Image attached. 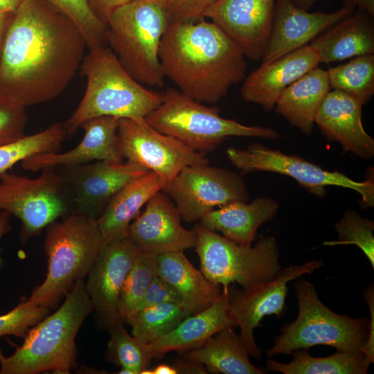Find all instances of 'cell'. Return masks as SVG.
Masks as SVG:
<instances>
[{
  "mask_svg": "<svg viewBox=\"0 0 374 374\" xmlns=\"http://www.w3.org/2000/svg\"><path fill=\"white\" fill-rule=\"evenodd\" d=\"M49 314V309L28 299L9 312L0 316V337L14 335L24 338L28 331Z\"/></svg>",
  "mask_w": 374,
  "mask_h": 374,
  "instance_id": "38",
  "label": "cell"
},
{
  "mask_svg": "<svg viewBox=\"0 0 374 374\" xmlns=\"http://www.w3.org/2000/svg\"><path fill=\"white\" fill-rule=\"evenodd\" d=\"M343 6L361 9L374 16V0H342Z\"/></svg>",
  "mask_w": 374,
  "mask_h": 374,
  "instance_id": "45",
  "label": "cell"
},
{
  "mask_svg": "<svg viewBox=\"0 0 374 374\" xmlns=\"http://www.w3.org/2000/svg\"><path fill=\"white\" fill-rule=\"evenodd\" d=\"M177 374H206L208 371L201 363L183 356L175 360L172 364Z\"/></svg>",
  "mask_w": 374,
  "mask_h": 374,
  "instance_id": "43",
  "label": "cell"
},
{
  "mask_svg": "<svg viewBox=\"0 0 374 374\" xmlns=\"http://www.w3.org/2000/svg\"><path fill=\"white\" fill-rule=\"evenodd\" d=\"M158 274L181 295L190 314L201 312L220 300L223 290L197 270L184 251L157 255Z\"/></svg>",
  "mask_w": 374,
  "mask_h": 374,
  "instance_id": "27",
  "label": "cell"
},
{
  "mask_svg": "<svg viewBox=\"0 0 374 374\" xmlns=\"http://www.w3.org/2000/svg\"><path fill=\"white\" fill-rule=\"evenodd\" d=\"M170 22L195 21L204 18L206 10L218 0H158Z\"/></svg>",
  "mask_w": 374,
  "mask_h": 374,
  "instance_id": "40",
  "label": "cell"
},
{
  "mask_svg": "<svg viewBox=\"0 0 374 374\" xmlns=\"http://www.w3.org/2000/svg\"><path fill=\"white\" fill-rule=\"evenodd\" d=\"M235 328L230 316L225 293L208 308L185 317L175 328L148 344L153 358L171 351L185 353L204 344L226 328Z\"/></svg>",
  "mask_w": 374,
  "mask_h": 374,
  "instance_id": "23",
  "label": "cell"
},
{
  "mask_svg": "<svg viewBox=\"0 0 374 374\" xmlns=\"http://www.w3.org/2000/svg\"><path fill=\"white\" fill-rule=\"evenodd\" d=\"M189 315L182 305L163 303L137 311L127 323L132 327V336L148 344L171 331Z\"/></svg>",
  "mask_w": 374,
  "mask_h": 374,
  "instance_id": "32",
  "label": "cell"
},
{
  "mask_svg": "<svg viewBox=\"0 0 374 374\" xmlns=\"http://www.w3.org/2000/svg\"><path fill=\"white\" fill-rule=\"evenodd\" d=\"M291 355L292 359L287 364L267 360L265 371L283 374H366L371 364L362 351H337L330 356L314 357L301 349Z\"/></svg>",
  "mask_w": 374,
  "mask_h": 374,
  "instance_id": "30",
  "label": "cell"
},
{
  "mask_svg": "<svg viewBox=\"0 0 374 374\" xmlns=\"http://www.w3.org/2000/svg\"><path fill=\"white\" fill-rule=\"evenodd\" d=\"M201 271L225 290L232 283L249 289L273 279L281 269L276 240L261 235L253 247L237 244L203 226L194 228Z\"/></svg>",
  "mask_w": 374,
  "mask_h": 374,
  "instance_id": "9",
  "label": "cell"
},
{
  "mask_svg": "<svg viewBox=\"0 0 374 374\" xmlns=\"http://www.w3.org/2000/svg\"><path fill=\"white\" fill-rule=\"evenodd\" d=\"M319 63L317 51L311 44L262 63L244 80L240 89L241 97L246 102L259 105L265 111H270L274 108L285 89L318 66Z\"/></svg>",
  "mask_w": 374,
  "mask_h": 374,
  "instance_id": "21",
  "label": "cell"
},
{
  "mask_svg": "<svg viewBox=\"0 0 374 374\" xmlns=\"http://www.w3.org/2000/svg\"><path fill=\"white\" fill-rule=\"evenodd\" d=\"M120 119L109 116L90 118L80 125L84 134L73 149L64 153L37 154L23 160L21 167L36 172L47 167L74 166L93 160L123 163L124 157L118 136Z\"/></svg>",
  "mask_w": 374,
  "mask_h": 374,
  "instance_id": "20",
  "label": "cell"
},
{
  "mask_svg": "<svg viewBox=\"0 0 374 374\" xmlns=\"http://www.w3.org/2000/svg\"><path fill=\"white\" fill-rule=\"evenodd\" d=\"M330 89L343 91L367 103L374 93V53L353 57L327 70Z\"/></svg>",
  "mask_w": 374,
  "mask_h": 374,
  "instance_id": "31",
  "label": "cell"
},
{
  "mask_svg": "<svg viewBox=\"0 0 374 374\" xmlns=\"http://www.w3.org/2000/svg\"><path fill=\"white\" fill-rule=\"evenodd\" d=\"M96 14L107 23L112 12L118 6L130 0H89Z\"/></svg>",
  "mask_w": 374,
  "mask_h": 374,
  "instance_id": "44",
  "label": "cell"
},
{
  "mask_svg": "<svg viewBox=\"0 0 374 374\" xmlns=\"http://www.w3.org/2000/svg\"><path fill=\"white\" fill-rule=\"evenodd\" d=\"M226 154L242 174L265 171L287 175L319 198L326 196L328 186H340L356 191L366 206H374L373 175L363 181H355L339 171L324 170L300 157L288 155L260 144H253L246 149L231 147L226 150Z\"/></svg>",
  "mask_w": 374,
  "mask_h": 374,
  "instance_id": "11",
  "label": "cell"
},
{
  "mask_svg": "<svg viewBox=\"0 0 374 374\" xmlns=\"http://www.w3.org/2000/svg\"><path fill=\"white\" fill-rule=\"evenodd\" d=\"M139 249L128 235L105 243L87 274L86 290L100 323L107 329L118 321L121 290Z\"/></svg>",
  "mask_w": 374,
  "mask_h": 374,
  "instance_id": "16",
  "label": "cell"
},
{
  "mask_svg": "<svg viewBox=\"0 0 374 374\" xmlns=\"http://www.w3.org/2000/svg\"><path fill=\"white\" fill-rule=\"evenodd\" d=\"M320 63L374 53L373 17L358 9L317 36L311 43Z\"/></svg>",
  "mask_w": 374,
  "mask_h": 374,
  "instance_id": "25",
  "label": "cell"
},
{
  "mask_svg": "<svg viewBox=\"0 0 374 374\" xmlns=\"http://www.w3.org/2000/svg\"><path fill=\"white\" fill-rule=\"evenodd\" d=\"M294 284L298 315L294 321L284 325L268 357L291 355L317 345L330 346L337 351H361L367 341L370 321L337 314L319 299L314 285L301 276Z\"/></svg>",
  "mask_w": 374,
  "mask_h": 374,
  "instance_id": "7",
  "label": "cell"
},
{
  "mask_svg": "<svg viewBox=\"0 0 374 374\" xmlns=\"http://www.w3.org/2000/svg\"><path fill=\"white\" fill-rule=\"evenodd\" d=\"M103 245L97 220L73 211L51 222L44 244L46 278L28 300L55 308L78 281L84 280Z\"/></svg>",
  "mask_w": 374,
  "mask_h": 374,
  "instance_id": "5",
  "label": "cell"
},
{
  "mask_svg": "<svg viewBox=\"0 0 374 374\" xmlns=\"http://www.w3.org/2000/svg\"><path fill=\"white\" fill-rule=\"evenodd\" d=\"M27 120L25 107L0 98V145L24 136Z\"/></svg>",
  "mask_w": 374,
  "mask_h": 374,
  "instance_id": "39",
  "label": "cell"
},
{
  "mask_svg": "<svg viewBox=\"0 0 374 374\" xmlns=\"http://www.w3.org/2000/svg\"><path fill=\"white\" fill-rule=\"evenodd\" d=\"M56 168L71 193L75 211L94 220L122 188L149 172L129 161H98Z\"/></svg>",
  "mask_w": 374,
  "mask_h": 374,
  "instance_id": "15",
  "label": "cell"
},
{
  "mask_svg": "<svg viewBox=\"0 0 374 374\" xmlns=\"http://www.w3.org/2000/svg\"><path fill=\"white\" fill-rule=\"evenodd\" d=\"M338 233L335 240L326 241L323 245L354 244L366 256L374 268V222L362 217L353 210H347L335 225Z\"/></svg>",
  "mask_w": 374,
  "mask_h": 374,
  "instance_id": "37",
  "label": "cell"
},
{
  "mask_svg": "<svg viewBox=\"0 0 374 374\" xmlns=\"http://www.w3.org/2000/svg\"><path fill=\"white\" fill-rule=\"evenodd\" d=\"M278 208V203L268 197H257L249 203L234 202L210 211L199 224L237 244L250 246L258 228L271 220Z\"/></svg>",
  "mask_w": 374,
  "mask_h": 374,
  "instance_id": "24",
  "label": "cell"
},
{
  "mask_svg": "<svg viewBox=\"0 0 374 374\" xmlns=\"http://www.w3.org/2000/svg\"><path fill=\"white\" fill-rule=\"evenodd\" d=\"M152 374H177L172 365L160 364L151 369Z\"/></svg>",
  "mask_w": 374,
  "mask_h": 374,
  "instance_id": "48",
  "label": "cell"
},
{
  "mask_svg": "<svg viewBox=\"0 0 374 374\" xmlns=\"http://www.w3.org/2000/svg\"><path fill=\"white\" fill-rule=\"evenodd\" d=\"M163 303H175L184 306L183 299L177 290L158 274L148 286L137 311Z\"/></svg>",
  "mask_w": 374,
  "mask_h": 374,
  "instance_id": "41",
  "label": "cell"
},
{
  "mask_svg": "<svg viewBox=\"0 0 374 374\" xmlns=\"http://www.w3.org/2000/svg\"><path fill=\"white\" fill-rule=\"evenodd\" d=\"M25 0H0V12H13Z\"/></svg>",
  "mask_w": 374,
  "mask_h": 374,
  "instance_id": "47",
  "label": "cell"
},
{
  "mask_svg": "<svg viewBox=\"0 0 374 374\" xmlns=\"http://www.w3.org/2000/svg\"><path fill=\"white\" fill-rule=\"evenodd\" d=\"M165 78L184 94L215 104L245 77V56L215 23L205 18L170 22L159 51Z\"/></svg>",
  "mask_w": 374,
  "mask_h": 374,
  "instance_id": "2",
  "label": "cell"
},
{
  "mask_svg": "<svg viewBox=\"0 0 374 374\" xmlns=\"http://www.w3.org/2000/svg\"><path fill=\"white\" fill-rule=\"evenodd\" d=\"M166 181L154 172L134 179L122 188L110 200L97 220L103 244L128 235L130 222L140 209L158 192Z\"/></svg>",
  "mask_w": 374,
  "mask_h": 374,
  "instance_id": "26",
  "label": "cell"
},
{
  "mask_svg": "<svg viewBox=\"0 0 374 374\" xmlns=\"http://www.w3.org/2000/svg\"><path fill=\"white\" fill-rule=\"evenodd\" d=\"M363 104L339 90L329 91L317 112L314 123L329 141H337L345 152L363 159L374 155V140L362 121Z\"/></svg>",
  "mask_w": 374,
  "mask_h": 374,
  "instance_id": "22",
  "label": "cell"
},
{
  "mask_svg": "<svg viewBox=\"0 0 374 374\" xmlns=\"http://www.w3.org/2000/svg\"><path fill=\"white\" fill-rule=\"evenodd\" d=\"M364 298L367 302L371 314L370 330L367 341L362 348L370 364L374 362V289L373 284H371L364 292Z\"/></svg>",
  "mask_w": 374,
  "mask_h": 374,
  "instance_id": "42",
  "label": "cell"
},
{
  "mask_svg": "<svg viewBox=\"0 0 374 374\" xmlns=\"http://www.w3.org/2000/svg\"><path fill=\"white\" fill-rule=\"evenodd\" d=\"M10 13L0 12V44Z\"/></svg>",
  "mask_w": 374,
  "mask_h": 374,
  "instance_id": "49",
  "label": "cell"
},
{
  "mask_svg": "<svg viewBox=\"0 0 374 374\" xmlns=\"http://www.w3.org/2000/svg\"><path fill=\"white\" fill-rule=\"evenodd\" d=\"M76 25L46 0H25L11 12L0 44V98L26 107L61 94L80 68Z\"/></svg>",
  "mask_w": 374,
  "mask_h": 374,
  "instance_id": "1",
  "label": "cell"
},
{
  "mask_svg": "<svg viewBox=\"0 0 374 374\" xmlns=\"http://www.w3.org/2000/svg\"><path fill=\"white\" fill-rule=\"evenodd\" d=\"M170 24L158 0H130L107 20L108 46L128 73L142 84L161 87V41Z\"/></svg>",
  "mask_w": 374,
  "mask_h": 374,
  "instance_id": "6",
  "label": "cell"
},
{
  "mask_svg": "<svg viewBox=\"0 0 374 374\" xmlns=\"http://www.w3.org/2000/svg\"><path fill=\"white\" fill-rule=\"evenodd\" d=\"M276 0H218L205 12L253 60L262 58L269 38Z\"/></svg>",
  "mask_w": 374,
  "mask_h": 374,
  "instance_id": "17",
  "label": "cell"
},
{
  "mask_svg": "<svg viewBox=\"0 0 374 374\" xmlns=\"http://www.w3.org/2000/svg\"><path fill=\"white\" fill-rule=\"evenodd\" d=\"M1 351H2V350H1V348H0V352H1Z\"/></svg>",
  "mask_w": 374,
  "mask_h": 374,
  "instance_id": "51",
  "label": "cell"
},
{
  "mask_svg": "<svg viewBox=\"0 0 374 374\" xmlns=\"http://www.w3.org/2000/svg\"><path fill=\"white\" fill-rule=\"evenodd\" d=\"M157 275V255L139 251L119 294L118 316L123 323H127L136 312L145 292Z\"/></svg>",
  "mask_w": 374,
  "mask_h": 374,
  "instance_id": "34",
  "label": "cell"
},
{
  "mask_svg": "<svg viewBox=\"0 0 374 374\" xmlns=\"http://www.w3.org/2000/svg\"><path fill=\"white\" fill-rule=\"evenodd\" d=\"M123 323L118 321L107 329L110 339L106 359L121 366L120 374H141L148 368L153 357L148 344L130 335Z\"/></svg>",
  "mask_w": 374,
  "mask_h": 374,
  "instance_id": "33",
  "label": "cell"
},
{
  "mask_svg": "<svg viewBox=\"0 0 374 374\" xmlns=\"http://www.w3.org/2000/svg\"><path fill=\"white\" fill-rule=\"evenodd\" d=\"M330 89L327 70L318 66L285 89L274 108L301 132L309 134L318 109Z\"/></svg>",
  "mask_w": 374,
  "mask_h": 374,
  "instance_id": "28",
  "label": "cell"
},
{
  "mask_svg": "<svg viewBox=\"0 0 374 374\" xmlns=\"http://www.w3.org/2000/svg\"><path fill=\"white\" fill-rule=\"evenodd\" d=\"M162 191L187 222L200 221L210 211L229 203L249 199L238 174L208 164L185 167Z\"/></svg>",
  "mask_w": 374,
  "mask_h": 374,
  "instance_id": "12",
  "label": "cell"
},
{
  "mask_svg": "<svg viewBox=\"0 0 374 374\" xmlns=\"http://www.w3.org/2000/svg\"><path fill=\"white\" fill-rule=\"evenodd\" d=\"M0 211L21 220L20 239L26 243L75 208L57 168L47 167L35 179L7 172L0 174Z\"/></svg>",
  "mask_w": 374,
  "mask_h": 374,
  "instance_id": "10",
  "label": "cell"
},
{
  "mask_svg": "<svg viewBox=\"0 0 374 374\" xmlns=\"http://www.w3.org/2000/svg\"><path fill=\"white\" fill-rule=\"evenodd\" d=\"M145 120L200 153L213 150L229 136L275 139L280 136L267 127L248 126L223 118L218 107L205 106L174 88L163 92L162 103Z\"/></svg>",
  "mask_w": 374,
  "mask_h": 374,
  "instance_id": "8",
  "label": "cell"
},
{
  "mask_svg": "<svg viewBox=\"0 0 374 374\" xmlns=\"http://www.w3.org/2000/svg\"><path fill=\"white\" fill-rule=\"evenodd\" d=\"M80 69L87 87L75 112L62 123L66 136L94 117L144 119L163 101V93L148 89L133 78L109 46L89 50Z\"/></svg>",
  "mask_w": 374,
  "mask_h": 374,
  "instance_id": "4",
  "label": "cell"
},
{
  "mask_svg": "<svg viewBox=\"0 0 374 374\" xmlns=\"http://www.w3.org/2000/svg\"><path fill=\"white\" fill-rule=\"evenodd\" d=\"M118 136L124 159L160 175L168 184L186 166L210 161L178 139L163 134L144 119L121 118Z\"/></svg>",
  "mask_w": 374,
  "mask_h": 374,
  "instance_id": "14",
  "label": "cell"
},
{
  "mask_svg": "<svg viewBox=\"0 0 374 374\" xmlns=\"http://www.w3.org/2000/svg\"><path fill=\"white\" fill-rule=\"evenodd\" d=\"M355 8L343 6L327 13L308 12L292 0H276L268 43L262 58L269 62L301 48L330 26L350 15Z\"/></svg>",
  "mask_w": 374,
  "mask_h": 374,
  "instance_id": "19",
  "label": "cell"
},
{
  "mask_svg": "<svg viewBox=\"0 0 374 374\" xmlns=\"http://www.w3.org/2000/svg\"><path fill=\"white\" fill-rule=\"evenodd\" d=\"M66 136L63 124L55 123L42 132L0 145V174L37 154L58 152Z\"/></svg>",
  "mask_w": 374,
  "mask_h": 374,
  "instance_id": "35",
  "label": "cell"
},
{
  "mask_svg": "<svg viewBox=\"0 0 374 374\" xmlns=\"http://www.w3.org/2000/svg\"><path fill=\"white\" fill-rule=\"evenodd\" d=\"M78 28L89 50L109 46L107 24L92 9L89 0H46Z\"/></svg>",
  "mask_w": 374,
  "mask_h": 374,
  "instance_id": "36",
  "label": "cell"
},
{
  "mask_svg": "<svg viewBox=\"0 0 374 374\" xmlns=\"http://www.w3.org/2000/svg\"><path fill=\"white\" fill-rule=\"evenodd\" d=\"M93 311L84 281L79 280L57 311L28 331L12 355L0 352V374L70 373L78 366L76 335Z\"/></svg>",
  "mask_w": 374,
  "mask_h": 374,
  "instance_id": "3",
  "label": "cell"
},
{
  "mask_svg": "<svg viewBox=\"0 0 374 374\" xmlns=\"http://www.w3.org/2000/svg\"><path fill=\"white\" fill-rule=\"evenodd\" d=\"M234 328L216 333L202 346L183 353V356L202 364L208 373L222 374H262L251 363L249 354Z\"/></svg>",
  "mask_w": 374,
  "mask_h": 374,
  "instance_id": "29",
  "label": "cell"
},
{
  "mask_svg": "<svg viewBox=\"0 0 374 374\" xmlns=\"http://www.w3.org/2000/svg\"><path fill=\"white\" fill-rule=\"evenodd\" d=\"M175 204L162 191L145 204L143 212L130 223L128 236L140 251L159 255L195 247V229L187 230L180 223Z\"/></svg>",
  "mask_w": 374,
  "mask_h": 374,
  "instance_id": "18",
  "label": "cell"
},
{
  "mask_svg": "<svg viewBox=\"0 0 374 374\" xmlns=\"http://www.w3.org/2000/svg\"><path fill=\"white\" fill-rule=\"evenodd\" d=\"M10 221V215L4 211H0V241L3 236L11 230ZM2 262L3 261L0 254V266H1Z\"/></svg>",
  "mask_w": 374,
  "mask_h": 374,
  "instance_id": "46",
  "label": "cell"
},
{
  "mask_svg": "<svg viewBox=\"0 0 374 374\" xmlns=\"http://www.w3.org/2000/svg\"><path fill=\"white\" fill-rule=\"evenodd\" d=\"M292 1L299 8L308 10L316 0H292Z\"/></svg>",
  "mask_w": 374,
  "mask_h": 374,
  "instance_id": "50",
  "label": "cell"
},
{
  "mask_svg": "<svg viewBox=\"0 0 374 374\" xmlns=\"http://www.w3.org/2000/svg\"><path fill=\"white\" fill-rule=\"evenodd\" d=\"M323 265L322 260H312L303 265L281 269L271 280L249 289L237 290L229 285L225 293L230 316L240 328V340L249 356L260 359L253 330L265 316H281L285 310L287 284L304 274H310Z\"/></svg>",
  "mask_w": 374,
  "mask_h": 374,
  "instance_id": "13",
  "label": "cell"
}]
</instances>
